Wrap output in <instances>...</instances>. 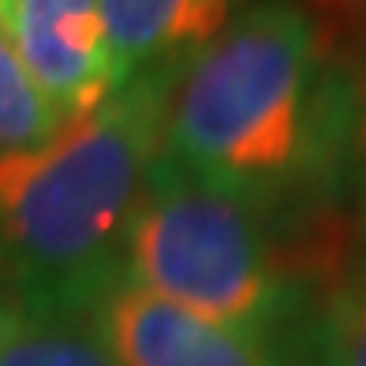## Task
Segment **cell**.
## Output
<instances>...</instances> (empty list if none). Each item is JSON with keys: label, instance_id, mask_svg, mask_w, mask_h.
Listing matches in <instances>:
<instances>
[{"label": "cell", "instance_id": "6da1fadb", "mask_svg": "<svg viewBox=\"0 0 366 366\" xmlns=\"http://www.w3.org/2000/svg\"><path fill=\"white\" fill-rule=\"evenodd\" d=\"M355 109L322 23L295 0H262L176 82L161 157L280 217L344 172Z\"/></svg>", "mask_w": 366, "mask_h": 366}, {"label": "cell", "instance_id": "7a4b0ae2", "mask_svg": "<svg viewBox=\"0 0 366 366\" xmlns=\"http://www.w3.org/2000/svg\"><path fill=\"white\" fill-rule=\"evenodd\" d=\"M176 82L135 79L53 139L0 154V265L26 314H90L124 280Z\"/></svg>", "mask_w": 366, "mask_h": 366}, {"label": "cell", "instance_id": "3957f363", "mask_svg": "<svg viewBox=\"0 0 366 366\" xmlns=\"http://www.w3.org/2000/svg\"><path fill=\"white\" fill-rule=\"evenodd\" d=\"M277 213L157 157L124 243V280L243 337L273 340L344 280V262L280 239Z\"/></svg>", "mask_w": 366, "mask_h": 366}, {"label": "cell", "instance_id": "277c9868", "mask_svg": "<svg viewBox=\"0 0 366 366\" xmlns=\"http://www.w3.org/2000/svg\"><path fill=\"white\" fill-rule=\"evenodd\" d=\"M0 26L60 127L116 94L97 0H0Z\"/></svg>", "mask_w": 366, "mask_h": 366}, {"label": "cell", "instance_id": "5b68a950", "mask_svg": "<svg viewBox=\"0 0 366 366\" xmlns=\"http://www.w3.org/2000/svg\"><path fill=\"white\" fill-rule=\"evenodd\" d=\"M90 322L116 366H299L273 340L209 325L131 280H116Z\"/></svg>", "mask_w": 366, "mask_h": 366}, {"label": "cell", "instance_id": "8992f818", "mask_svg": "<svg viewBox=\"0 0 366 366\" xmlns=\"http://www.w3.org/2000/svg\"><path fill=\"white\" fill-rule=\"evenodd\" d=\"M116 90L183 71L232 26L236 0H97Z\"/></svg>", "mask_w": 366, "mask_h": 366}, {"label": "cell", "instance_id": "52a82bcc", "mask_svg": "<svg viewBox=\"0 0 366 366\" xmlns=\"http://www.w3.org/2000/svg\"><path fill=\"white\" fill-rule=\"evenodd\" d=\"M0 366H116L90 314H23L4 344Z\"/></svg>", "mask_w": 366, "mask_h": 366}, {"label": "cell", "instance_id": "ba28073f", "mask_svg": "<svg viewBox=\"0 0 366 366\" xmlns=\"http://www.w3.org/2000/svg\"><path fill=\"white\" fill-rule=\"evenodd\" d=\"M60 131L56 112L49 109L34 79L26 75L11 38L0 26V154L30 149Z\"/></svg>", "mask_w": 366, "mask_h": 366}, {"label": "cell", "instance_id": "9c48e42d", "mask_svg": "<svg viewBox=\"0 0 366 366\" xmlns=\"http://www.w3.org/2000/svg\"><path fill=\"white\" fill-rule=\"evenodd\" d=\"M314 366H366V269L344 277L314 318Z\"/></svg>", "mask_w": 366, "mask_h": 366}, {"label": "cell", "instance_id": "30bf717a", "mask_svg": "<svg viewBox=\"0 0 366 366\" xmlns=\"http://www.w3.org/2000/svg\"><path fill=\"white\" fill-rule=\"evenodd\" d=\"M344 176L355 187V202H359V221L366 228V94H359V109L352 120V135H347V161H344Z\"/></svg>", "mask_w": 366, "mask_h": 366}, {"label": "cell", "instance_id": "8fae6325", "mask_svg": "<svg viewBox=\"0 0 366 366\" xmlns=\"http://www.w3.org/2000/svg\"><path fill=\"white\" fill-rule=\"evenodd\" d=\"M23 299H19V292H15V285H11V277H8V269L0 265V344H4V337L23 322Z\"/></svg>", "mask_w": 366, "mask_h": 366}]
</instances>
